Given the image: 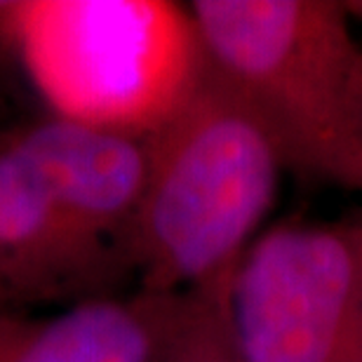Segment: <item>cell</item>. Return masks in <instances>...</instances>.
<instances>
[{
    "instance_id": "6da1fadb",
    "label": "cell",
    "mask_w": 362,
    "mask_h": 362,
    "mask_svg": "<svg viewBox=\"0 0 362 362\" xmlns=\"http://www.w3.org/2000/svg\"><path fill=\"white\" fill-rule=\"evenodd\" d=\"M282 148L257 108L212 71L144 139V184L127 235L139 292L226 285L278 193Z\"/></svg>"
},
{
    "instance_id": "7a4b0ae2",
    "label": "cell",
    "mask_w": 362,
    "mask_h": 362,
    "mask_svg": "<svg viewBox=\"0 0 362 362\" xmlns=\"http://www.w3.org/2000/svg\"><path fill=\"white\" fill-rule=\"evenodd\" d=\"M12 54L49 115L144 141L207 74L188 5L14 0Z\"/></svg>"
},
{
    "instance_id": "3957f363",
    "label": "cell",
    "mask_w": 362,
    "mask_h": 362,
    "mask_svg": "<svg viewBox=\"0 0 362 362\" xmlns=\"http://www.w3.org/2000/svg\"><path fill=\"white\" fill-rule=\"evenodd\" d=\"M207 64L243 94L285 163L362 191L353 78L360 45L349 12L327 0H195Z\"/></svg>"
},
{
    "instance_id": "277c9868",
    "label": "cell",
    "mask_w": 362,
    "mask_h": 362,
    "mask_svg": "<svg viewBox=\"0 0 362 362\" xmlns=\"http://www.w3.org/2000/svg\"><path fill=\"white\" fill-rule=\"evenodd\" d=\"M247 362H362V257L351 228L287 223L259 235L228 287Z\"/></svg>"
},
{
    "instance_id": "5b68a950",
    "label": "cell",
    "mask_w": 362,
    "mask_h": 362,
    "mask_svg": "<svg viewBox=\"0 0 362 362\" xmlns=\"http://www.w3.org/2000/svg\"><path fill=\"white\" fill-rule=\"evenodd\" d=\"M90 255L115 271L144 184V141L59 118L12 127ZM115 275V273H113Z\"/></svg>"
},
{
    "instance_id": "8992f818",
    "label": "cell",
    "mask_w": 362,
    "mask_h": 362,
    "mask_svg": "<svg viewBox=\"0 0 362 362\" xmlns=\"http://www.w3.org/2000/svg\"><path fill=\"white\" fill-rule=\"evenodd\" d=\"M0 275L17 306L108 296L113 278L71 228L12 129L0 132Z\"/></svg>"
},
{
    "instance_id": "52a82bcc",
    "label": "cell",
    "mask_w": 362,
    "mask_h": 362,
    "mask_svg": "<svg viewBox=\"0 0 362 362\" xmlns=\"http://www.w3.org/2000/svg\"><path fill=\"white\" fill-rule=\"evenodd\" d=\"M186 294L97 296L54 315L0 308V362H153Z\"/></svg>"
},
{
    "instance_id": "ba28073f",
    "label": "cell",
    "mask_w": 362,
    "mask_h": 362,
    "mask_svg": "<svg viewBox=\"0 0 362 362\" xmlns=\"http://www.w3.org/2000/svg\"><path fill=\"white\" fill-rule=\"evenodd\" d=\"M228 287L230 282L186 294L184 310L153 362H247L230 327Z\"/></svg>"
},
{
    "instance_id": "9c48e42d",
    "label": "cell",
    "mask_w": 362,
    "mask_h": 362,
    "mask_svg": "<svg viewBox=\"0 0 362 362\" xmlns=\"http://www.w3.org/2000/svg\"><path fill=\"white\" fill-rule=\"evenodd\" d=\"M12 3L0 0V54L12 52Z\"/></svg>"
},
{
    "instance_id": "30bf717a",
    "label": "cell",
    "mask_w": 362,
    "mask_h": 362,
    "mask_svg": "<svg viewBox=\"0 0 362 362\" xmlns=\"http://www.w3.org/2000/svg\"><path fill=\"white\" fill-rule=\"evenodd\" d=\"M353 94H356V118H358V127L362 136V52L356 66V78H353Z\"/></svg>"
},
{
    "instance_id": "8fae6325",
    "label": "cell",
    "mask_w": 362,
    "mask_h": 362,
    "mask_svg": "<svg viewBox=\"0 0 362 362\" xmlns=\"http://www.w3.org/2000/svg\"><path fill=\"white\" fill-rule=\"evenodd\" d=\"M0 308H19L17 303L12 301L10 292H7V287H5V280H3V275H0Z\"/></svg>"
},
{
    "instance_id": "7c38bea8",
    "label": "cell",
    "mask_w": 362,
    "mask_h": 362,
    "mask_svg": "<svg viewBox=\"0 0 362 362\" xmlns=\"http://www.w3.org/2000/svg\"><path fill=\"white\" fill-rule=\"evenodd\" d=\"M353 235H356V243H358V247H360V257H362V223H358V226H353Z\"/></svg>"
},
{
    "instance_id": "4fadbf2b",
    "label": "cell",
    "mask_w": 362,
    "mask_h": 362,
    "mask_svg": "<svg viewBox=\"0 0 362 362\" xmlns=\"http://www.w3.org/2000/svg\"><path fill=\"white\" fill-rule=\"evenodd\" d=\"M346 12H356L358 17H362V3H344Z\"/></svg>"
}]
</instances>
